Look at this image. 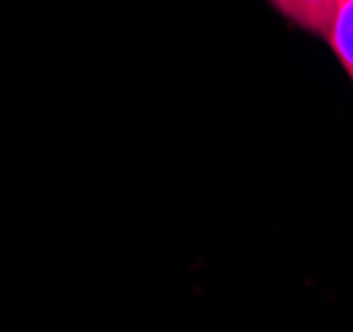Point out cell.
I'll return each instance as SVG.
<instances>
[{"label": "cell", "instance_id": "1", "mask_svg": "<svg viewBox=\"0 0 353 332\" xmlns=\"http://www.w3.org/2000/svg\"><path fill=\"white\" fill-rule=\"evenodd\" d=\"M266 3L293 29H301L322 40H327L338 14V0H266Z\"/></svg>", "mask_w": 353, "mask_h": 332}, {"label": "cell", "instance_id": "2", "mask_svg": "<svg viewBox=\"0 0 353 332\" xmlns=\"http://www.w3.org/2000/svg\"><path fill=\"white\" fill-rule=\"evenodd\" d=\"M327 45L353 85V0H338V14L327 35Z\"/></svg>", "mask_w": 353, "mask_h": 332}]
</instances>
